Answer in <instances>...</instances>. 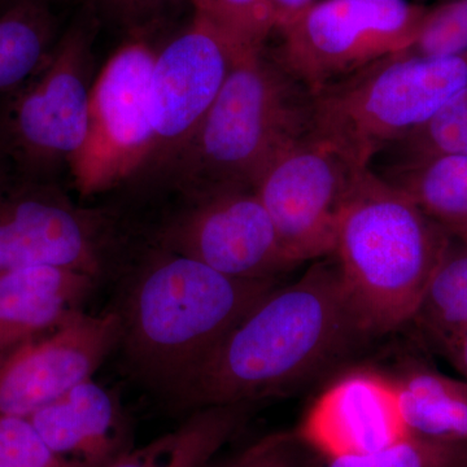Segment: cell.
<instances>
[{
  "mask_svg": "<svg viewBox=\"0 0 467 467\" xmlns=\"http://www.w3.org/2000/svg\"><path fill=\"white\" fill-rule=\"evenodd\" d=\"M376 337L328 256L259 301L168 400L196 410L281 398L344 364Z\"/></svg>",
  "mask_w": 467,
  "mask_h": 467,
  "instance_id": "cell-1",
  "label": "cell"
},
{
  "mask_svg": "<svg viewBox=\"0 0 467 467\" xmlns=\"http://www.w3.org/2000/svg\"><path fill=\"white\" fill-rule=\"evenodd\" d=\"M124 269L130 272L119 348L135 376L165 396L278 281L234 278L161 247L142 230Z\"/></svg>",
  "mask_w": 467,
  "mask_h": 467,
  "instance_id": "cell-2",
  "label": "cell"
},
{
  "mask_svg": "<svg viewBox=\"0 0 467 467\" xmlns=\"http://www.w3.org/2000/svg\"><path fill=\"white\" fill-rule=\"evenodd\" d=\"M313 130L312 95L265 51L236 57L213 106L140 196L193 201L248 192L273 160Z\"/></svg>",
  "mask_w": 467,
  "mask_h": 467,
  "instance_id": "cell-3",
  "label": "cell"
},
{
  "mask_svg": "<svg viewBox=\"0 0 467 467\" xmlns=\"http://www.w3.org/2000/svg\"><path fill=\"white\" fill-rule=\"evenodd\" d=\"M451 238L398 187L370 169L361 174L331 256L377 337L411 322Z\"/></svg>",
  "mask_w": 467,
  "mask_h": 467,
  "instance_id": "cell-4",
  "label": "cell"
},
{
  "mask_svg": "<svg viewBox=\"0 0 467 467\" xmlns=\"http://www.w3.org/2000/svg\"><path fill=\"white\" fill-rule=\"evenodd\" d=\"M467 88V51L395 54L312 95L313 130L368 167Z\"/></svg>",
  "mask_w": 467,
  "mask_h": 467,
  "instance_id": "cell-5",
  "label": "cell"
},
{
  "mask_svg": "<svg viewBox=\"0 0 467 467\" xmlns=\"http://www.w3.org/2000/svg\"><path fill=\"white\" fill-rule=\"evenodd\" d=\"M100 26L82 11L45 67L0 98V147L17 173L63 182L84 146Z\"/></svg>",
  "mask_w": 467,
  "mask_h": 467,
  "instance_id": "cell-6",
  "label": "cell"
},
{
  "mask_svg": "<svg viewBox=\"0 0 467 467\" xmlns=\"http://www.w3.org/2000/svg\"><path fill=\"white\" fill-rule=\"evenodd\" d=\"M129 239L119 209L79 205L57 181L0 174V275L50 265L101 281L121 270Z\"/></svg>",
  "mask_w": 467,
  "mask_h": 467,
  "instance_id": "cell-7",
  "label": "cell"
},
{
  "mask_svg": "<svg viewBox=\"0 0 467 467\" xmlns=\"http://www.w3.org/2000/svg\"><path fill=\"white\" fill-rule=\"evenodd\" d=\"M410 0H317L276 30V63L310 95L407 50L427 14Z\"/></svg>",
  "mask_w": 467,
  "mask_h": 467,
  "instance_id": "cell-8",
  "label": "cell"
},
{
  "mask_svg": "<svg viewBox=\"0 0 467 467\" xmlns=\"http://www.w3.org/2000/svg\"><path fill=\"white\" fill-rule=\"evenodd\" d=\"M152 36H128L92 86L84 146L69 171L82 199L122 192L149 158L150 78L160 45Z\"/></svg>",
  "mask_w": 467,
  "mask_h": 467,
  "instance_id": "cell-9",
  "label": "cell"
},
{
  "mask_svg": "<svg viewBox=\"0 0 467 467\" xmlns=\"http://www.w3.org/2000/svg\"><path fill=\"white\" fill-rule=\"evenodd\" d=\"M368 167L315 130L282 150L254 187L297 265L333 254L337 223Z\"/></svg>",
  "mask_w": 467,
  "mask_h": 467,
  "instance_id": "cell-10",
  "label": "cell"
},
{
  "mask_svg": "<svg viewBox=\"0 0 467 467\" xmlns=\"http://www.w3.org/2000/svg\"><path fill=\"white\" fill-rule=\"evenodd\" d=\"M241 54L196 15L160 45L150 78L149 158L142 171L122 192H138L152 182L189 143Z\"/></svg>",
  "mask_w": 467,
  "mask_h": 467,
  "instance_id": "cell-11",
  "label": "cell"
},
{
  "mask_svg": "<svg viewBox=\"0 0 467 467\" xmlns=\"http://www.w3.org/2000/svg\"><path fill=\"white\" fill-rule=\"evenodd\" d=\"M146 232L161 247L234 278L278 281L297 266L254 190L174 202Z\"/></svg>",
  "mask_w": 467,
  "mask_h": 467,
  "instance_id": "cell-12",
  "label": "cell"
},
{
  "mask_svg": "<svg viewBox=\"0 0 467 467\" xmlns=\"http://www.w3.org/2000/svg\"><path fill=\"white\" fill-rule=\"evenodd\" d=\"M117 310L90 315L78 310L54 330L0 358V417H29L92 379L119 348Z\"/></svg>",
  "mask_w": 467,
  "mask_h": 467,
  "instance_id": "cell-13",
  "label": "cell"
},
{
  "mask_svg": "<svg viewBox=\"0 0 467 467\" xmlns=\"http://www.w3.org/2000/svg\"><path fill=\"white\" fill-rule=\"evenodd\" d=\"M296 432L326 460L373 453L409 438L395 379L367 368L326 387Z\"/></svg>",
  "mask_w": 467,
  "mask_h": 467,
  "instance_id": "cell-14",
  "label": "cell"
},
{
  "mask_svg": "<svg viewBox=\"0 0 467 467\" xmlns=\"http://www.w3.org/2000/svg\"><path fill=\"white\" fill-rule=\"evenodd\" d=\"M27 418L48 447L76 467H109L129 451L119 402L94 379Z\"/></svg>",
  "mask_w": 467,
  "mask_h": 467,
  "instance_id": "cell-15",
  "label": "cell"
},
{
  "mask_svg": "<svg viewBox=\"0 0 467 467\" xmlns=\"http://www.w3.org/2000/svg\"><path fill=\"white\" fill-rule=\"evenodd\" d=\"M98 282L85 273L50 265L0 275V358L82 310Z\"/></svg>",
  "mask_w": 467,
  "mask_h": 467,
  "instance_id": "cell-16",
  "label": "cell"
},
{
  "mask_svg": "<svg viewBox=\"0 0 467 467\" xmlns=\"http://www.w3.org/2000/svg\"><path fill=\"white\" fill-rule=\"evenodd\" d=\"M252 408L234 404L196 409L173 431L129 450L109 467H207L245 425Z\"/></svg>",
  "mask_w": 467,
  "mask_h": 467,
  "instance_id": "cell-17",
  "label": "cell"
},
{
  "mask_svg": "<svg viewBox=\"0 0 467 467\" xmlns=\"http://www.w3.org/2000/svg\"><path fill=\"white\" fill-rule=\"evenodd\" d=\"M409 436L467 444V382L431 368H413L395 379Z\"/></svg>",
  "mask_w": 467,
  "mask_h": 467,
  "instance_id": "cell-18",
  "label": "cell"
},
{
  "mask_svg": "<svg viewBox=\"0 0 467 467\" xmlns=\"http://www.w3.org/2000/svg\"><path fill=\"white\" fill-rule=\"evenodd\" d=\"M63 32L51 0H15L3 9L0 98L17 90L45 67Z\"/></svg>",
  "mask_w": 467,
  "mask_h": 467,
  "instance_id": "cell-19",
  "label": "cell"
},
{
  "mask_svg": "<svg viewBox=\"0 0 467 467\" xmlns=\"http://www.w3.org/2000/svg\"><path fill=\"white\" fill-rule=\"evenodd\" d=\"M445 229L467 221V156L402 161L387 178Z\"/></svg>",
  "mask_w": 467,
  "mask_h": 467,
  "instance_id": "cell-20",
  "label": "cell"
},
{
  "mask_svg": "<svg viewBox=\"0 0 467 467\" xmlns=\"http://www.w3.org/2000/svg\"><path fill=\"white\" fill-rule=\"evenodd\" d=\"M411 322L436 348L467 331V243L451 236Z\"/></svg>",
  "mask_w": 467,
  "mask_h": 467,
  "instance_id": "cell-21",
  "label": "cell"
},
{
  "mask_svg": "<svg viewBox=\"0 0 467 467\" xmlns=\"http://www.w3.org/2000/svg\"><path fill=\"white\" fill-rule=\"evenodd\" d=\"M202 17L232 43L236 51L264 50L275 32L270 0H190Z\"/></svg>",
  "mask_w": 467,
  "mask_h": 467,
  "instance_id": "cell-22",
  "label": "cell"
},
{
  "mask_svg": "<svg viewBox=\"0 0 467 467\" xmlns=\"http://www.w3.org/2000/svg\"><path fill=\"white\" fill-rule=\"evenodd\" d=\"M395 146L405 155L404 161L435 156H467V88L392 147Z\"/></svg>",
  "mask_w": 467,
  "mask_h": 467,
  "instance_id": "cell-23",
  "label": "cell"
},
{
  "mask_svg": "<svg viewBox=\"0 0 467 467\" xmlns=\"http://www.w3.org/2000/svg\"><path fill=\"white\" fill-rule=\"evenodd\" d=\"M467 460V444H448L409 436L373 453L342 457L315 467H461Z\"/></svg>",
  "mask_w": 467,
  "mask_h": 467,
  "instance_id": "cell-24",
  "label": "cell"
},
{
  "mask_svg": "<svg viewBox=\"0 0 467 467\" xmlns=\"http://www.w3.org/2000/svg\"><path fill=\"white\" fill-rule=\"evenodd\" d=\"M82 11L99 26L109 24L126 36H152L190 0H81Z\"/></svg>",
  "mask_w": 467,
  "mask_h": 467,
  "instance_id": "cell-25",
  "label": "cell"
},
{
  "mask_svg": "<svg viewBox=\"0 0 467 467\" xmlns=\"http://www.w3.org/2000/svg\"><path fill=\"white\" fill-rule=\"evenodd\" d=\"M467 51V0L429 7L416 39L399 52L408 57H445Z\"/></svg>",
  "mask_w": 467,
  "mask_h": 467,
  "instance_id": "cell-26",
  "label": "cell"
},
{
  "mask_svg": "<svg viewBox=\"0 0 467 467\" xmlns=\"http://www.w3.org/2000/svg\"><path fill=\"white\" fill-rule=\"evenodd\" d=\"M0 467H76L58 457L27 417H0Z\"/></svg>",
  "mask_w": 467,
  "mask_h": 467,
  "instance_id": "cell-27",
  "label": "cell"
},
{
  "mask_svg": "<svg viewBox=\"0 0 467 467\" xmlns=\"http://www.w3.org/2000/svg\"><path fill=\"white\" fill-rule=\"evenodd\" d=\"M315 453L296 431H276L263 436L232 459L216 467H315Z\"/></svg>",
  "mask_w": 467,
  "mask_h": 467,
  "instance_id": "cell-28",
  "label": "cell"
},
{
  "mask_svg": "<svg viewBox=\"0 0 467 467\" xmlns=\"http://www.w3.org/2000/svg\"><path fill=\"white\" fill-rule=\"evenodd\" d=\"M317 0H270L275 32L303 14Z\"/></svg>",
  "mask_w": 467,
  "mask_h": 467,
  "instance_id": "cell-29",
  "label": "cell"
},
{
  "mask_svg": "<svg viewBox=\"0 0 467 467\" xmlns=\"http://www.w3.org/2000/svg\"><path fill=\"white\" fill-rule=\"evenodd\" d=\"M438 349L467 382V331L442 343Z\"/></svg>",
  "mask_w": 467,
  "mask_h": 467,
  "instance_id": "cell-30",
  "label": "cell"
},
{
  "mask_svg": "<svg viewBox=\"0 0 467 467\" xmlns=\"http://www.w3.org/2000/svg\"><path fill=\"white\" fill-rule=\"evenodd\" d=\"M448 233H450L451 236H454V238L467 243V221L466 223H460V225L451 227V230H448Z\"/></svg>",
  "mask_w": 467,
  "mask_h": 467,
  "instance_id": "cell-31",
  "label": "cell"
},
{
  "mask_svg": "<svg viewBox=\"0 0 467 467\" xmlns=\"http://www.w3.org/2000/svg\"><path fill=\"white\" fill-rule=\"evenodd\" d=\"M8 169H11V167H9L5 152H3L2 147H0V174H2L3 171H8Z\"/></svg>",
  "mask_w": 467,
  "mask_h": 467,
  "instance_id": "cell-32",
  "label": "cell"
},
{
  "mask_svg": "<svg viewBox=\"0 0 467 467\" xmlns=\"http://www.w3.org/2000/svg\"><path fill=\"white\" fill-rule=\"evenodd\" d=\"M14 2H15V0H0V7H3V5H5V7L7 8L8 5Z\"/></svg>",
  "mask_w": 467,
  "mask_h": 467,
  "instance_id": "cell-33",
  "label": "cell"
},
{
  "mask_svg": "<svg viewBox=\"0 0 467 467\" xmlns=\"http://www.w3.org/2000/svg\"><path fill=\"white\" fill-rule=\"evenodd\" d=\"M461 467H467V460H466V462H465V463H463V465H462V466H461Z\"/></svg>",
  "mask_w": 467,
  "mask_h": 467,
  "instance_id": "cell-34",
  "label": "cell"
}]
</instances>
